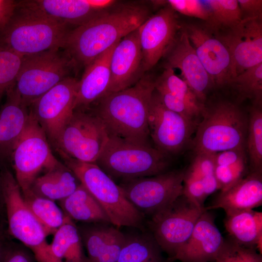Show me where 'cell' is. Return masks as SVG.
Wrapping results in <instances>:
<instances>
[{
    "mask_svg": "<svg viewBox=\"0 0 262 262\" xmlns=\"http://www.w3.org/2000/svg\"><path fill=\"white\" fill-rule=\"evenodd\" d=\"M112 7L72 29L67 35L62 49L70 59L75 71L85 68L149 17L145 6L127 4Z\"/></svg>",
    "mask_w": 262,
    "mask_h": 262,
    "instance_id": "1",
    "label": "cell"
},
{
    "mask_svg": "<svg viewBox=\"0 0 262 262\" xmlns=\"http://www.w3.org/2000/svg\"><path fill=\"white\" fill-rule=\"evenodd\" d=\"M155 85V80L144 74L132 86L98 100L93 112L109 135L134 143L149 144L148 117Z\"/></svg>",
    "mask_w": 262,
    "mask_h": 262,
    "instance_id": "2",
    "label": "cell"
},
{
    "mask_svg": "<svg viewBox=\"0 0 262 262\" xmlns=\"http://www.w3.org/2000/svg\"><path fill=\"white\" fill-rule=\"evenodd\" d=\"M71 30L42 14L26 0H17L11 16L0 29V49L23 56L62 49Z\"/></svg>",
    "mask_w": 262,
    "mask_h": 262,
    "instance_id": "3",
    "label": "cell"
},
{
    "mask_svg": "<svg viewBox=\"0 0 262 262\" xmlns=\"http://www.w3.org/2000/svg\"><path fill=\"white\" fill-rule=\"evenodd\" d=\"M201 118L191 142L195 154L246 147L248 116L236 104L224 100L205 104Z\"/></svg>",
    "mask_w": 262,
    "mask_h": 262,
    "instance_id": "4",
    "label": "cell"
},
{
    "mask_svg": "<svg viewBox=\"0 0 262 262\" xmlns=\"http://www.w3.org/2000/svg\"><path fill=\"white\" fill-rule=\"evenodd\" d=\"M0 182L9 236L18 240L29 249L36 262H57L43 227L26 205L9 168L0 170Z\"/></svg>",
    "mask_w": 262,
    "mask_h": 262,
    "instance_id": "5",
    "label": "cell"
},
{
    "mask_svg": "<svg viewBox=\"0 0 262 262\" xmlns=\"http://www.w3.org/2000/svg\"><path fill=\"white\" fill-rule=\"evenodd\" d=\"M109 176L123 180L167 171L166 155L149 144H137L109 135L96 163Z\"/></svg>",
    "mask_w": 262,
    "mask_h": 262,
    "instance_id": "6",
    "label": "cell"
},
{
    "mask_svg": "<svg viewBox=\"0 0 262 262\" xmlns=\"http://www.w3.org/2000/svg\"><path fill=\"white\" fill-rule=\"evenodd\" d=\"M65 165L102 207L111 223L143 229L144 215L125 197L121 188L95 163L62 157Z\"/></svg>",
    "mask_w": 262,
    "mask_h": 262,
    "instance_id": "7",
    "label": "cell"
},
{
    "mask_svg": "<svg viewBox=\"0 0 262 262\" xmlns=\"http://www.w3.org/2000/svg\"><path fill=\"white\" fill-rule=\"evenodd\" d=\"M74 68L61 49L23 56L14 90L26 107L57 83L69 77Z\"/></svg>",
    "mask_w": 262,
    "mask_h": 262,
    "instance_id": "8",
    "label": "cell"
},
{
    "mask_svg": "<svg viewBox=\"0 0 262 262\" xmlns=\"http://www.w3.org/2000/svg\"><path fill=\"white\" fill-rule=\"evenodd\" d=\"M46 134L29 110V117L11 159L15 178L22 193L31 188L39 173L62 166L53 155Z\"/></svg>",
    "mask_w": 262,
    "mask_h": 262,
    "instance_id": "9",
    "label": "cell"
},
{
    "mask_svg": "<svg viewBox=\"0 0 262 262\" xmlns=\"http://www.w3.org/2000/svg\"><path fill=\"white\" fill-rule=\"evenodd\" d=\"M108 137L105 125L93 111L76 109L63 129L54 147L61 156L95 164Z\"/></svg>",
    "mask_w": 262,
    "mask_h": 262,
    "instance_id": "10",
    "label": "cell"
},
{
    "mask_svg": "<svg viewBox=\"0 0 262 262\" xmlns=\"http://www.w3.org/2000/svg\"><path fill=\"white\" fill-rule=\"evenodd\" d=\"M205 210L182 194L151 216V234L169 260L188 240Z\"/></svg>",
    "mask_w": 262,
    "mask_h": 262,
    "instance_id": "11",
    "label": "cell"
},
{
    "mask_svg": "<svg viewBox=\"0 0 262 262\" xmlns=\"http://www.w3.org/2000/svg\"><path fill=\"white\" fill-rule=\"evenodd\" d=\"M184 170L123 180L126 198L142 214L152 216L183 194Z\"/></svg>",
    "mask_w": 262,
    "mask_h": 262,
    "instance_id": "12",
    "label": "cell"
},
{
    "mask_svg": "<svg viewBox=\"0 0 262 262\" xmlns=\"http://www.w3.org/2000/svg\"><path fill=\"white\" fill-rule=\"evenodd\" d=\"M79 82L71 76L66 78L29 107L54 147L74 111Z\"/></svg>",
    "mask_w": 262,
    "mask_h": 262,
    "instance_id": "13",
    "label": "cell"
},
{
    "mask_svg": "<svg viewBox=\"0 0 262 262\" xmlns=\"http://www.w3.org/2000/svg\"><path fill=\"white\" fill-rule=\"evenodd\" d=\"M197 126L167 109L154 90L149 106L148 127L157 149L166 155L180 152L190 143Z\"/></svg>",
    "mask_w": 262,
    "mask_h": 262,
    "instance_id": "14",
    "label": "cell"
},
{
    "mask_svg": "<svg viewBox=\"0 0 262 262\" xmlns=\"http://www.w3.org/2000/svg\"><path fill=\"white\" fill-rule=\"evenodd\" d=\"M181 25L213 86L229 84L231 79V59L226 45L204 24Z\"/></svg>",
    "mask_w": 262,
    "mask_h": 262,
    "instance_id": "15",
    "label": "cell"
},
{
    "mask_svg": "<svg viewBox=\"0 0 262 262\" xmlns=\"http://www.w3.org/2000/svg\"><path fill=\"white\" fill-rule=\"evenodd\" d=\"M181 28L176 12L166 5L138 28L144 72L164 56Z\"/></svg>",
    "mask_w": 262,
    "mask_h": 262,
    "instance_id": "16",
    "label": "cell"
},
{
    "mask_svg": "<svg viewBox=\"0 0 262 262\" xmlns=\"http://www.w3.org/2000/svg\"><path fill=\"white\" fill-rule=\"evenodd\" d=\"M215 33L229 51L231 79L262 63V19H242L235 27Z\"/></svg>",
    "mask_w": 262,
    "mask_h": 262,
    "instance_id": "17",
    "label": "cell"
},
{
    "mask_svg": "<svg viewBox=\"0 0 262 262\" xmlns=\"http://www.w3.org/2000/svg\"><path fill=\"white\" fill-rule=\"evenodd\" d=\"M164 68L179 69L198 99L205 104L207 94L214 87L182 25L176 39L164 56Z\"/></svg>",
    "mask_w": 262,
    "mask_h": 262,
    "instance_id": "18",
    "label": "cell"
},
{
    "mask_svg": "<svg viewBox=\"0 0 262 262\" xmlns=\"http://www.w3.org/2000/svg\"><path fill=\"white\" fill-rule=\"evenodd\" d=\"M138 28L115 46L110 59V83L105 95L132 86L144 75Z\"/></svg>",
    "mask_w": 262,
    "mask_h": 262,
    "instance_id": "19",
    "label": "cell"
},
{
    "mask_svg": "<svg viewBox=\"0 0 262 262\" xmlns=\"http://www.w3.org/2000/svg\"><path fill=\"white\" fill-rule=\"evenodd\" d=\"M225 241L215 224L213 215L205 210L197 220L188 240L170 260L214 262Z\"/></svg>",
    "mask_w": 262,
    "mask_h": 262,
    "instance_id": "20",
    "label": "cell"
},
{
    "mask_svg": "<svg viewBox=\"0 0 262 262\" xmlns=\"http://www.w3.org/2000/svg\"><path fill=\"white\" fill-rule=\"evenodd\" d=\"M42 14L74 28L105 12L115 3L111 0H26Z\"/></svg>",
    "mask_w": 262,
    "mask_h": 262,
    "instance_id": "21",
    "label": "cell"
},
{
    "mask_svg": "<svg viewBox=\"0 0 262 262\" xmlns=\"http://www.w3.org/2000/svg\"><path fill=\"white\" fill-rule=\"evenodd\" d=\"M14 87L0 107V170L11 166L13 152L29 117V107L22 103Z\"/></svg>",
    "mask_w": 262,
    "mask_h": 262,
    "instance_id": "22",
    "label": "cell"
},
{
    "mask_svg": "<svg viewBox=\"0 0 262 262\" xmlns=\"http://www.w3.org/2000/svg\"><path fill=\"white\" fill-rule=\"evenodd\" d=\"M262 204V172H250L228 189L221 191L207 211L222 209L226 213L253 210Z\"/></svg>",
    "mask_w": 262,
    "mask_h": 262,
    "instance_id": "23",
    "label": "cell"
},
{
    "mask_svg": "<svg viewBox=\"0 0 262 262\" xmlns=\"http://www.w3.org/2000/svg\"><path fill=\"white\" fill-rule=\"evenodd\" d=\"M117 43L84 68V73L79 82L74 110L87 108L106 94L110 80L111 56Z\"/></svg>",
    "mask_w": 262,
    "mask_h": 262,
    "instance_id": "24",
    "label": "cell"
},
{
    "mask_svg": "<svg viewBox=\"0 0 262 262\" xmlns=\"http://www.w3.org/2000/svg\"><path fill=\"white\" fill-rule=\"evenodd\" d=\"M80 233L88 262H116L126 239L118 229L107 226L88 227Z\"/></svg>",
    "mask_w": 262,
    "mask_h": 262,
    "instance_id": "25",
    "label": "cell"
},
{
    "mask_svg": "<svg viewBox=\"0 0 262 262\" xmlns=\"http://www.w3.org/2000/svg\"><path fill=\"white\" fill-rule=\"evenodd\" d=\"M226 229L231 239L242 246L262 252V213L246 210L226 213Z\"/></svg>",
    "mask_w": 262,
    "mask_h": 262,
    "instance_id": "26",
    "label": "cell"
},
{
    "mask_svg": "<svg viewBox=\"0 0 262 262\" xmlns=\"http://www.w3.org/2000/svg\"><path fill=\"white\" fill-rule=\"evenodd\" d=\"M81 182L66 165L38 176L31 189L36 195L53 201H61L71 194Z\"/></svg>",
    "mask_w": 262,
    "mask_h": 262,
    "instance_id": "27",
    "label": "cell"
},
{
    "mask_svg": "<svg viewBox=\"0 0 262 262\" xmlns=\"http://www.w3.org/2000/svg\"><path fill=\"white\" fill-rule=\"evenodd\" d=\"M60 202L64 213L72 219L87 223H111L102 207L81 183Z\"/></svg>",
    "mask_w": 262,
    "mask_h": 262,
    "instance_id": "28",
    "label": "cell"
},
{
    "mask_svg": "<svg viewBox=\"0 0 262 262\" xmlns=\"http://www.w3.org/2000/svg\"><path fill=\"white\" fill-rule=\"evenodd\" d=\"M250 172L246 147L215 153V176L220 191L228 189Z\"/></svg>",
    "mask_w": 262,
    "mask_h": 262,
    "instance_id": "29",
    "label": "cell"
},
{
    "mask_svg": "<svg viewBox=\"0 0 262 262\" xmlns=\"http://www.w3.org/2000/svg\"><path fill=\"white\" fill-rule=\"evenodd\" d=\"M53 235L50 246L57 262H88L79 230L69 216Z\"/></svg>",
    "mask_w": 262,
    "mask_h": 262,
    "instance_id": "30",
    "label": "cell"
},
{
    "mask_svg": "<svg viewBox=\"0 0 262 262\" xmlns=\"http://www.w3.org/2000/svg\"><path fill=\"white\" fill-rule=\"evenodd\" d=\"M26 205L40 223L47 236L54 234L67 215L54 201L35 194L31 189L22 193Z\"/></svg>",
    "mask_w": 262,
    "mask_h": 262,
    "instance_id": "31",
    "label": "cell"
},
{
    "mask_svg": "<svg viewBox=\"0 0 262 262\" xmlns=\"http://www.w3.org/2000/svg\"><path fill=\"white\" fill-rule=\"evenodd\" d=\"M161 250L152 234L126 235L116 262H163Z\"/></svg>",
    "mask_w": 262,
    "mask_h": 262,
    "instance_id": "32",
    "label": "cell"
},
{
    "mask_svg": "<svg viewBox=\"0 0 262 262\" xmlns=\"http://www.w3.org/2000/svg\"><path fill=\"white\" fill-rule=\"evenodd\" d=\"M209 12V20L204 24L215 33L230 29L242 20L237 0H203Z\"/></svg>",
    "mask_w": 262,
    "mask_h": 262,
    "instance_id": "33",
    "label": "cell"
},
{
    "mask_svg": "<svg viewBox=\"0 0 262 262\" xmlns=\"http://www.w3.org/2000/svg\"><path fill=\"white\" fill-rule=\"evenodd\" d=\"M262 106L249 110L246 147L250 172H262Z\"/></svg>",
    "mask_w": 262,
    "mask_h": 262,
    "instance_id": "34",
    "label": "cell"
},
{
    "mask_svg": "<svg viewBox=\"0 0 262 262\" xmlns=\"http://www.w3.org/2000/svg\"><path fill=\"white\" fill-rule=\"evenodd\" d=\"M155 89L167 92L184 101L201 116L205 104L199 101L186 82L176 75L173 69L164 68L162 74L155 80Z\"/></svg>",
    "mask_w": 262,
    "mask_h": 262,
    "instance_id": "35",
    "label": "cell"
},
{
    "mask_svg": "<svg viewBox=\"0 0 262 262\" xmlns=\"http://www.w3.org/2000/svg\"><path fill=\"white\" fill-rule=\"evenodd\" d=\"M229 84L236 90L240 100L248 98L253 105L262 106V63L245 70L231 79Z\"/></svg>",
    "mask_w": 262,
    "mask_h": 262,
    "instance_id": "36",
    "label": "cell"
},
{
    "mask_svg": "<svg viewBox=\"0 0 262 262\" xmlns=\"http://www.w3.org/2000/svg\"><path fill=\"white\" fill-rule=\"evenodd\" d=\"M195 156L184 174L200 180L207 197L218 190L220 186L215 176V153H199Z\"/></svg>",
    "mask_w": 262,
    "mask_h": 262,
    "instance_id": "37",
    "label": "cell"
},
{
    "mask_svg": "<svg viewBox=\"0 0 262 262\" xmlns=\"http://www.w3.org/2000/svg\"><path fill=\"white\" fill-rule=\"evenodd\" d=\"M23 56L0 49V107L2 99L16 83Z\"/></svg>",
    "mask_w": 262,
    "mask_h": 262,
    "instance_id": "38",
    "label": "cell"
},
{
    "mask_svg": "<svg viewBox=\"0 0 262 262\" xmlns=\"http://www.w3.org/2000/svg\"><path fill=\"white\" fill-rule=\"evenodd\" d=\"M213 262H262L255 248L242 246L231 240L224 244Z\"/></svg>",
    "mask_w": 262,
    "mask_h": 262,
    "instance_id": "39",
    "label": "cell"
},
{
    "mask_svg": "<svg viewBox=\"0 0 262 262\" xmlns=\"http://www.w3.org/2000/svg\"><path fill=\"white\" fill-rule=\"evenodd\" d=\"M157 4L169 6L175 12L196 17L207 22L209 19V10L203 0H168L155 1Z\"/></svg>",
    "mask_w": 262,
    "mask_h": 262,
    "instance_id": "40",
    "label": "cell"
},
{
    "mask_svg": "<svg viewBox=\"0 0 262 262\" xmlns=\"http://www.w3.org/2000/svg\"><path fill=\"white\" fill-rule=\"evenodd\" d=\"M183 194L200 207L207 197L202 181L196 178L184 174Z\"/></svg>",
    "mask_w": 262,
    "mask_h": 262,
    "instance_id": "41",
    "label": "cell"
},
{
    "mask_svg": "<svg viewBox=\"0 0 262 262\" xmlns=\"http://www.w3.org/2000/svg\"><path fill=\"white\" fill-rule=\"evenodd\" d=\"M2 262H36V261L29 249L10 241Z\"/></svg>",
    "mask_w": 262,
    "mask_h": 262,
    "instance_id": "42",
    "label": "cell"
},
{
    "mask_svg": "<svg viewBox=\"0 0 262 262\" xmlns=\"http://www.w3.org/2000/svg\"><path fill=\"white\" fill-rule=\"evenodd\" d=\"M242 18L262 19V0H237Z\"/></svg>",
    "mask_w": 262,
    "mask_h": 262,
    "instance_id": "43",
    "label": "cell"
},
{
    "mask_svg": "<svg viewBox=\"0 0 262 262\" xmlns=\"http://www.w3.org/2000/svg\"><path fill=\"white\" fill-rule=\"evenodd\" d=\"M16 2L17 0H0V29L11 16Z\"/></svg>",
    "mask_w": 262,
    "mask_h": 262,
    "instance_id": "44",
    "label": "cell"
},
{
    "mask_svg": "<svg viewBox=\"0 0 262 262\" xmlns=\"http://www.w3.org/2000/svg\"><path fill=\"white\" fill-rule=\"evenodd\" d=\"M7 233L5 209L0 182V234Z\"/></svg>",
    "mask_w": 262,
    "mask_h": 262,
    "instance_id": "45",
    "label": "cell"
},
{
    "mask_svg": "<svg viewBox=\"0 0 262 262\" xmlns=\"http://www.w3.org/2000/svg\"><path fill=\"white\" fill-rule=\"evenodd\" d=\"M8 234H0V262H2L10 240Z\"/></svg>",
    "mask_w": 262,
    "mask_h": 262,
    "instance_id": "46",
    "label": "cell"
}]
</instances>
